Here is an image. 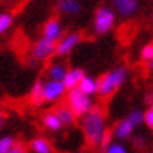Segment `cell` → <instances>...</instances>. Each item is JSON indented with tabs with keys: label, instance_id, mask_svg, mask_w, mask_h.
I'll list each match as a JSON object with an SVG mask.
<instances>
[{
	"label": "cell",
	"instance_id": "cell-1",
	"mask_svg": "<svg viewBox=\"0 0 153 153\" xmlns=\"http://www.w3.org/2000/svg\"><path fill=\"white\" fill-rule=\"evenodd\" d=\"M82 131L90 146H98L105 132L104 112L100 108H91L82 118Z\"/></svg>",
	"mask_w": 153,
	"mask_h": 153
},
{
	"label": "cell",
	"instance_id": "cell-2",
	"mask_svg": "<svg viewBox=\"0 0 153 153\" xmlns=\"http://www.w3.org/2000/svg\"><path fill=\"white\" fill-rule=\"evenodd\" d=\"M126 79V69L125 68H118L110 73L104 74L98 80V91L97 93L101 97H110L118 87H121Z\"/></svg>",
	"mask_w": 153,
	"mask_h": 153
},
{
	"label": "cell",
	"instance_id": "cell-3",
	"mask_svg": "<svg viewBox=\"0 0 153 153\" xmlns=\"http://www.w3.org/2000/svg\"><path fill=\"white\" fill-rule=\"evenodd\" d=\"M68 105L76 117H83L86 112L91 110V98L88 94L83 93L79 87L70 88L68 94Z\"/></svg>",
	"mask_w": 153,
	"mask_h": 153
},
{
	"label": "cell",
	"instance_id": "cell-4",
	"mask_svg": "<svg viewBox=\"0 0 153 153\" xmlns=\"http://www.w3.org/2000/svg\"><path fill=\"white\" fill-rule=\"evenodd\" d=\"M115 23V14L111 9H107V7H101L96 11V17H94V30L96 33L102 35L107 34Z\"/></svg>",
	"mask_w": 153,
	"mask_h": 153
},
{
	"label": "cell",
	"instance_id": "cell-5",
	"mask_svg": "<svg viewBox=\"0 0 153 153\" xmlns=\"http://www.w3.org/2000/svg\"><path fill=\"white\" fill-rule=\"evenodd\" d=\"M55 49H56V41L44 37L39 41H37V44L33 47L31 55L37 62L38 60H45L55 53Z\"/></svg>",
	"mask_w": 153,
	"mask_h": 153
},
{
	"label": "cell",
	"instance_id": "cell-6",
	"mask_svg": "<svg viewBox=\"0 0 153 153\" xmlns=\"http://www.w3.org/2000/svg\"><path fill=\"white\" fill-rule=\"evenodd\" d=\"M66 91V87L62 80H53L44 83V101H56L59 100Z\"/></svg>",
	"mask_w": 153,
	"mask_h": 153
},
{
	"label": "cell",
	"instance_id": "cell-7",
	"mask_svg": "<svg viewBox=\"0 0 153 153\" xmlns=\"http://www.w3.org/2000/svg\"><path fill=\"white\" fill-rule=\"evenodd\" d=\"M80 34L77 33H72V34H68L66 37L60 38V41L56 44V49H55V53L58 56H65L68 55L72 49H73L80 41Z\"/></svg>",
	"mask_w": 153,
	"mask_h": 153
},
{
	"label": "cell",
	"instance_id": "cell-8",
	"mask_svg": "<svg viewBox=\"0 0 153 153\" xmlns=\"http://www.w3.org/2000/svg\"><path fill=\"white\" fill-rule=\"evenodd\" d=\"M114 9L122 17H129L138 10V1L136 0H112Z\"/></svg>",
	"mask_w": 153,
	"mask_h": 153
},
{
	"label": "cell",
	"instance_id": "cell-9",
	"mask_svg": "<svg viewBox=\"0 0 153 153\" xmlns=\"http://www.w3.org/2000/svg\"><path fill=\"white\" fill-rule=\"evenodd\" d=\"M62 25L58 20L52 19L49 20L47 24H45V27H44V37L49 38V39H53V41H59L60 38H62Z\"/></svg>",
	"mask_w": 153,
	"mask_h": 153
},
{
	"label": "cell",
	"instance_id": "cell-10",
	"mask_svg": "<svg viewBox=\"0 0 153 153\" xmlns=\"http://www.w3.org/2000/svg\"><path fill=\"white\" fill-rule=\"evenodd\" d=\"M84 77V72L82 69H72L68 70L65 74V77L62 79L63 84H65L66 90H70V88L77 87L80 83V80Z\"/></svg>",
	"mask_w": 153,
	"mask_h": 153
},
{
	"label": "cell",
	"instance_id": "cell-11",
	"mask_svg": "<svg viewBox=\"0 0 153 153\" xmlns=\"http://www.w3.org/2000/svg\"><path fill=\"white\" fill-rule=\"evenodd\" d=\"M134 128H135V125L126 118V120L120 121L115 125L114 135L117 136V139H128L131 135H132V132H134Z\"/></svg>",
	"mask_w": 153,
	"mask_h": 153
},
{
	"label": "cell",
	"instance_id": "cell-12",
	"mask_svg": "<svg viewBox=\"0 0 153 153\" xmlns=\"http://www.w3.org/2000/svg\"><path fill=\"white\" fill-rule=\"evenodd\" d=\"M56 7L63 14H77L82 10V6L77 0H58Z\"/></svg>",
	"mask_w": 153,
	"mask_h": 153
},
{
	"label": "cell",
	"instance_id": "cell-13",
	"mask_svg": "<svg viewBox=\"0 0 153 153\" xmlns=\"http://www.w3.org/2000/svg\"><path fill=\"white\" fill-rule=\"evenodd\" d=\"M77 87L83 91V93L88 94V96H93L98 91V80H94L88 76H84L83 79L80 80V83Z\"/></svg>",
	"mask_w": 153,
	"mask_h": 153
},
{
	"label": "cell",
	"instance_id": "cell-14",
	"mask_svg": "<svg viewBox=\"0 0 153 153\" xmlns=\"http://www.w3.org/2000/svg\"><path fill=\"white\" fill-rule=\"evenodd\" d=\"M42 122H44V125H45V128H48L49 131H59L60 128H62V122H60L59 117H58V114L56 112H47L45 115H44V118H42Z\"/></svg>",
	"mask_w": 153,
	"mask_h": 153
},
{
	"label": "cell",
	"instance_id": "cell-15",
	"mask_svg": "<svg viewBox=\"0 0 153 153\" xmlns=\"http://www.w3.org/2000/svg\"><path fill=\"white\" fill-rule=\"evenodd\" d=\"M30 97H31V101H33L34 105H39L44 101V82L42 80H37L34 83Z\"/></svg>",
	"mask_w": 153,
	"mask_h": 153
},
{
	"label": "cell",
	"instance_id": "cell-16",
	"mask_svg": "<svg viewBox=\"0 0 153 153\" xmlns=\"http://www.w3.org/2000/svg\"><path fill=\"white\" fill-rule=\"evenodd\" d=\"M55 112L59 117L62 125H72L74 122V120H76V115L70 110V107H59V108H56Z\"/></svg>",
	"mask_w": 153,
	"mask_h": 153
},
{
	"label": "cell",
	"instance_id": "cell-17",
	"mask_svg": "<svg viewBox=\"0 0 153 153\" xmlns=\"http://www.w3.org/2000/svg\"><path fill=\"white\" fill-rule=\"evenodd\" d=\"M31 150L35 153H51L52 146L47 139H44V138H35L31 142Z\"/></svg>",
	"mask_w": 153,
	"mask_h": 153
},
{
	"label": "cell",
	"instance_id": "cell-18",
	"mask_svg": "<svg viewBox=\"0 0 153 153\" xmlns=\"http://www.w3.org/2000/svg\"><path fill=\"white\" fill-rule=\"evenodd\" d=\"M66 69L63 65H60V63H53V65L49 66V69H48V76H49V79H53V80H62L65 77Z\"/></svg>",
	"mask_w": 153,
	"mask_h": 153
},
{
	"label": "cell",
	"instance_id": "cell-19",
	"mask_svg": "<svg viewBox=\"0 0 153 153\" xmlns=\"http://www.w3.org/2000/svg\"><path fill=\"white\" fill-rule=\"evenodd\" d=\"M13 24V17L11 14H7V13H3L0 14V35L4 34Z\"/></svg>",
	"mask_w": 153,
	"mask_h": 153
},
{
	"label": "cell",
	"instance_id": "cell-20",
	"mask_svg": "<svg viewBox=\"0 0 153 153\" xmlns=\"http://www.w3.org/2000/svg\"><path fill=\"white\" fill-rule=\"evenodd\" d=\"M14 139L11 136H4L0 139V153H10V149L13 148Z\"/></svg>",
	"mask_w": 153,
	"mask_h": 153
},
{
	"label": "cell",
	"instance_id": "cell-21",
	"mask_svg": "<svg viewBox=\"0 0 153 153\" xmlns=\"http://www.w3.org/2000/svg\"><path fill=\"white\" fill-rule=\"evenodd\" d=\"M128 120H129L135 126H138L139 124H142V122H143V112L140 111V110H134V111L129 114Z\"/></svg>",
	"mask_w": 153,
	"mask_h": 153
},
{
	"label": "cell",
	"instance_id": "cell-22",
	"mask_svg": "<svg viewBox=\"0 0 153 153\" xmlns=\"http://www.w3.org/2000/svg\"><path fill=\"white\" fill-rule=\"evenodd\" d=\"M140 58L145 60V62H149V60L153 59V44H148L142 48V52H140Z\"/></svg>",
	"mask_w": 153,
	"mask_h": 153
},
{
	"label": "cell",
	"instance_id": "cell-23",
	"mask_svg": "<svg viewBox=\"0 0 153 153\" xmlns=\"http://www.w3.org/2000/svg\"><path fill=\"white\" fill-rule=\"evenodd\" d=\"M105 152L107 153H126V149H125V146H122L120 143H112L107 146Z\"/></svg>",
	"mask_w": 153,
	"mask_h": 153
},
{
	"label": "cell",
	"instance_id": "cell-24",
	"mask_svg": "<svg viewBox=\"0 0 153 153\" xmlns=\"http://www.w3.org/2000/svg\"><path fill=\"white\" fill-rule=\"evenodd\" d=\"M143 121L149 128H152L153 129V107L152 108H149L148 111L143 114Z\"/></svg>",
	"mask_w": 153,
	"mask_h": 153
},
{
	"label": "cell",
	"instance_id": "cell-25",
	"mask_svg": "<svg viewBox=\"0 0 153 153\" xmlns=\"http://www.w3.org/2000/svg\"><path fill=\"white\" fill-rule=\"evenodd\" d=\"M110 140H111V132L105 129V132L102 135V138H101V140H100V145H98V146L101 149H105L107 146L110 145Z\"/></svg>",
	"mask_w": 153,
	"mask_h": 153
},
{
	"label": "cell",
	"instance_id": "cell-26",
	"mask_svg": "<svg viewBox=\"0 0 153 153\" xmlns=\"http://www.w3.org/2000/svg\"><path fill=\"white\" fill-rule=\"evenodd\" d=\"M25 152V149H24L23 145H13V148L10 149V153H23Z\"/></svg>",
	"mask_w": 153,
	"mask_h": 153
},
{
	"label": "cell",
	"instance_id": "cell-27",
	"mask_svg": "<svg viewBox=\"0 0 153 153\" xmlns=\"http://www.w3.org/2000/svg\"><path fill=\"white\" fill-rule=\"evenodd\" d=\"M143 143H145V140H143V138H142V136H138V138H136V140H135V146H136V148H140Z\"/></svg>",
	"mask_w": 153,
	"mask_h": 153
},
{
	"label": "cell",
	"instance_id": "cell-28",
	"mask_svg": "<svg viewBox=\"0 0 153 153\" xmlns=\"http://www.w3.org/2000/svg\"><path fill=\"white\" fill-rule=\"evenodd\" d=\"M4 121H6V117H4V114L3 112H0V128L4 125Z\"/></svg>",
	"mask_w": 153,
	"mask_h": 153
},
{
	"label": "cell",
	"instance_id": "cell-29",
	"mask_svg": "<svg viewBox=\"0 0 153 153\" xmlns=\"http://www.w3.org/2000/svg\"><path fill=\"white\" fill-rule=\"evenodd\" d=\"M148 69L153 73V59H152V60H149V62H148Z\"/></svg>",
	"mask_w": 153,
	"mask_h": 153
},
{
	"label": "cell",
	"instance_id": "cell-30",
	"mask_svg": "<svg viewBox=\"0 0 153 153\" xmlns=\"http://www.w3.org/2000/svg\"><path fill=\"white\" fill-rule=\"evenodd\" d=\"M150 102H152V105H153V97H152V101H150Z\"/></svg>",
	"mask_w": 153,
	"mask_h": 153
}]
</instances>
